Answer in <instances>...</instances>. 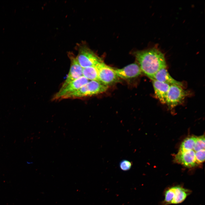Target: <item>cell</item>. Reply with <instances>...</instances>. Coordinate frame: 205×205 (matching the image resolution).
<instances>
[{
  "instance_id": "6da1fadb",
  "label": "cell",
  "mask_w": 205,
  "mask_h": 205,
  "mask_svg": "<svg viewBox=\"0 0 205 205\" xmlns=\"http://www.w3.org/2000/svg\"><path fill=\"white\" fill-rule=\"evenodd\" d=\"M134 54L142 72L151 80L160 70L167 67L164 55L157 48L138 51Z\"/></svg>"
},
{
  "instance_id": "7a4b0ae2",
  "label": "cell",
  "mask_w": 205,
  "mask_h": 205,
  "mask_svg": "<svg viewBox=\"0 0 205 205\" xmlns=\"http://www.w3.org/2000/svg\"><path fill=\"white\" fill-rule=\"evenodd\" d=\"M108 86L99 81H91L78 90L67 95L62 99L81 98L101 93L106 91Z\"/></svg>"
},
{
  "instance_id": "3957f363",
  "label": "cell",
  "mask_w": 205,
  "mask_h": 205,
  "mask_svg": "<svg viewBox=\"0 0 205 205\" xmlns=\"http://www.w3.org/2000/svg\"><path fill=\"white\" fill-rule=\"evenodd\" d=\"M191 192L190 190L180 185L169 188L165 192L163 205L177 204L182 203Z\"/></svg>"
},
{
  "instance_id": "277c9868",
  "label": "cell",
  "mask_w": 205,
  "mask_h": 205,
  "mask_svg": "<svg viewBox=\"0 0 205 205\" xmlns=\"http://www.w3.org/2000/svg\"><path fill=\"white\" fill-rule=\"evenodd\" d=\"M76 58L83 68L95 66L102 62L100 58L91 50L84 45L79 47Z\"/></svg>"
},
{
  "instance_id": "5b68a950",
  "label": "cell",
  "mask_w": 205,
  "mask_h": 205,
  "mask_svg": "<svg viewBox=\"0 0 205 205\" xmlns=\"http://www.w3.org/2000/svg\"><path fill=\"white\" fill-rule=\"evenodd\" d=\"M95 67L98 71L99 81L102 84L108 86L118 81L119 78L115 73L114 69L102 61Z\"/></svg>"
},
{
  "instance_id": "8992f818",
  "label": "cell",
  "mask_w": 205,
  "mask_h": 205,
  "mask_svg": "<svg viewBox=\"0 0 205 205\" xmlns=\"http://www.w3.org/2000/svg\"><path fill=\"white\" fill-rule=\"evenodd\" d=\"M187 95L182 87L173 85H170L167 93L166 104L170 108H173L181 103Z\"/></svg>"
},
{
  "instance_id": "52a82bcc",
  "label": "cell",
  "mask_w": 205,
  "mask_h": 205,
  "mask_svg": "<svg viewBox=\"0 0 205 205\" xmlns=\"http://www.w3.org/2000/svg\"><path fill=\"white\" fill-rule=\"evenodd\" d=\"M89 80L83 76L71 82L65 87L60 88L53 96V100H61L64 96L73 93L87 84Z\"/></svg>"
},
{
  "instance_id": "ba28073f",
  "label": "cell",
  "mask_w": 205,
  "mask_h": 205,
  "mask_svg": "<svg viewBox=\"0 0 205 205\" xmlns=\"http://www.w3.org/2000/svg\"><path fill=\"white\" fill-rule=\"evenodd\" d=\"M70 60L71 65L67 76L62 84L61 88L65 87L71 82L83 76V68L77 62L76 57L71 53L69 54Z\"/></svg>"
},
{
  "instance_id": "9c48e42d",
  "label": "cell",
  "mask_w": 205,
  "mask_h": 205,
  "mask_svg": "<svg viewBox=\"0 0 205 205\" xmlns=\"http://www.w3.org/2000/svg\"><path fill=\"white\" fill-rule=\"evenodd\" d=\"M195 152L193 150L178 151L175 156L174 161L187 168L198 166L195 157Z\"/></svg>"
},
{
  "instance_id": "30bf717a",
  "label": "cell",
  "mask_w": 205,
  "mask_h": 205,
  "mask_svg": "<svg viewBox=\"0 0 205 205\" xmlns=\"http://www.w3.org/2000/svg\"><path fill=\"white\" fill-rule=\"evenodd\" d=\"M114 72L119 77L124 79H129L137 77L140 75L142 71L138 64H129L120 69H114Z\"/></svg>"
},
{
  "instance_id": "8fae6325",
  "label": "cell",
  "mask_w": 205,
  "mask_h": 205,
  "mask_svg": "<svg viewBox=\"0 0 205 205\" xmlns=\"http://www.w3.org/2000/svg\"><path fill=\"white\" fill-rule=\"evenodd\" d=\"M153 85L155 96L162 104H166L167 95L170 85L154 79Z\"/></svg>"
},
{
  "instance_id": "7c38bea8",
  "label": "cell",
  "mask_w": 205,
  "mask_h": 205,
  "mask_svg": "<svg viewBox=\"0 0 205 205\" xmlns=\"http://www.w3.org/2000/svg\"><path fill=\"white\" fill-rule=\"evenodd\" d=\"M153 79L164 83L170 85H176L182 87L183 86L182 82L176 80L171 76L166 68L161 69L158 71L154 75Z\"/></svg>"
},
{
  "instance_id": "4fadbf2b",
  "label": "cell",
  "mask_w": 205,
  "mask_h": 205,
  "mask_svg": "<svg viewBox=\"0 0 205 205\" xmlns=\"http://www.w3.org/2000/svg\"><path fill=\"white\" fill-rule=\"evenodd\" d=\"M197 137L191 136L185 139L181 145L178 151L193 150Z\"/></svg>"
},
{
  "instance_id": "5bb4252c",
  "label": "cell",
  "mask_w": 205,
  "mask_h": 205,
  "mask_svg": "<svg viewBox=\"0 0 205 205\" xmlns=\"http://www.w3.org/2000/svg\"><path fill=\"white\" fill-rule=\"evenodd\" d=\"M83 75L89 80L99 81L98 71L95 66L83 68Z\"/></svg>"
},
{
  "instance_id": "9a60e30c",
  "label": "cell",
  "mask_w": 205,
  "mask_h": 205,
  "mask_svg": "<svg viewBox=\"0 0 205 205\" xmlns=\"http://www.w3.org/2000/svg\"><path fill=\"white\" fill-rule=\"evenodd\" d=\"M202 149H205V137L204 135L197 137L193 150L196 152Z\"/></svg>"
},
{
  "instance_id": "2e32d148",
  "label": "cell",
  "mask_w": 205,
  "mask_h": 205,
  "mask_svg": "<svg viewBox=\"0 0 205 205\" xmlns=\"http://www.w3.org/2000/svg\"><path fill=\"white\" fill-rule=\"evenodd\" d=\"M195 157L198 165L204 161L205 160V149H202L195 152Z\"/></svg>"
},
{
  "instance_id": "e0dca14e",
  "label": "cell",
  "mask_w": 205,
  "mask_h": 205,
  "mask_svg": "<svg viewBox=\"0 0 205 205\" xmlns=\"http://www.w3.org/2000/svg\"><path fill=\"white\" fill-rule=\"evenodd\" d=\"M132 165V163L130 161L126 160H123L121 161L119 164V166L121 170L123 171H127L129 170Z\"/></svg>"
}]
</instances>
